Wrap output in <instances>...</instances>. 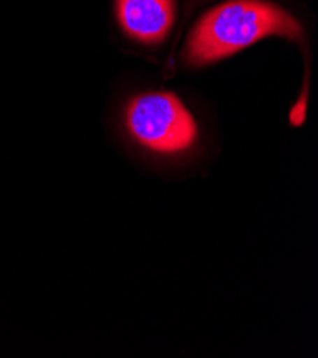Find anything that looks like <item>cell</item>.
Masks as SVG:
<instances>
[{"label":"cell","instance_id":"obj_3","mask_svg":"<svg viewBox=\"0 0 318 358\" xmlns=\"http://www.w3.org/2000/svg\"><path fill=\"white\" fill-rule=\"evenodd\" d=\"M116 16L130 38L159 43L173 26L174 0H116Z\"/></svg>","mask_w":318,"mask_h":358},{"label":"cell","instance_id":"obj_1","mask_svg":"<svg viewBox=\"0 0 318 358\" xmlns=\"http://www.w3.org/2000/svg\"><path fill=\"white\" fill-rule=\"evenodd\" d=\"M271 34L301 39V24L264 0H231L200 17L189 34L185 57L191 66L222 60Z\"/></svg>","mask_w":318,"mask_h":358},{"label":"cell","instance_id":"obj_2","mask_svg":"<svg viewBox=\"0 0 318 358\" xmlns=\"http://www.w3.org/2000/svg\"><path fill=\"white\" fill-rule=\"evenodd\" d=\"M126 126L141 146L163 155L186 152L198 136L187 107L164 92L134 97L126 109Z\"/></svg>","mask_w":318,"mask_h":358}]
</instances>
